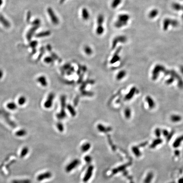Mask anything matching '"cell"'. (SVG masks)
Returning a JSON list of instances; mask_svg holds the SVG:
<instances>
[{
	"mask_svg": "<svg viewBox=\"0 0 183 183\" xmlns=\"http://www.w3.org/2000/svg\"><path fill=\"white\" fill-rule=\"evenodd\" d=\"M130 16L126 13H122L118 15L114 23V27L120 29L126 26L130 20Z\"/></svg>",
	"mask_w": 183,
	"mask_h": 183,
	"instance_id": "6da1fadb",
	"label": "cell"
},
{
	"mask_svg": "<svg viewBox=\"0 0 183 183\" xmlns=\"http://www.w3.org/2000/svg\"><path fill=\"white\" fill-rule=\"evenodd\" d=\"M179 25V22L177 20L166 18L163 22V29L164 31H167L170 27H176Z\"/></svg>",
	"mask_w": 183,
	"mask_h": 183,
	"instance_id": "7a4b0ae2",
	"label": "cell"
},
{
	"mask_svg": "<svg viewBox=\"0 0 183 183\" xmlns=\"http://www.w3.org/2000/svg\"><path fill=\"white\" fill-rule=\"evenodd\" d=\"M166 68L161 65H157L155 67L152 71V78L153 80H156L158 78L159 74L161 72H164Z\"/></svg>",
	"mask_w": 183,
	"mask_h": 183,
	"instance_id": "3957f363",
	"label": "cell"
},
{
	"mask_svg": "<svg viewBox=\"0 0 183 183\" xmlns=\"http://www.w3.org/2000/svg\"><path fill=\"white\" fill-rule=\"evenodd\" d=\"M127 38L123 35H120L115 37L113 39L111 48L114 49L117 46L118 43H124L127 42Z\"/></svg>",
	"mask_w": 183,
	"mask_h": 183,
	"instance_id": "277c9868",
	"label": "cell"
},
{
	"mask_svg": "<svg viewBox=\"0 0 183 183\" xmlns=\"http://www.w3.org/2000/svg\"><path fill=\"white\" fill-rule=\"evenodd\" d=\"M47 12L52 23L55 25H58L60 23V20L58 16L55 14V12L51 8H48Z\"/></svg>",
	"mask_w": 183,
	"mask_h": 183,
	"instance_id": "5b68a950",
	"label": "cell"
},
{
	"mask_svg": "<svg viewBox=\"0 0 183 183\" xmlns=\"http://www.w3.org/2000/svg\"><path fill=\"white\" fill-rule=\"evenodd\" d=\"M169 75H170V76L173 77L175 79L177 80L178 85L179 88L181 89L183 88V80L177 73L174 70H170Z\"/></svg>",
	"mask_w": 183,
	"mask_h": 183,
	"instance_id": "8992f818",
	"label": "cell"
},
{
	"mask_svg": "<svg viewBox=\"0 0 183 183\" xmlns=\"http://www.w3.org/2000/svg\"><path fill=\"white\" fill-rule=\"evenodd\" d=\"M81 17L83 20L84 21H87L89 20L90 17V14L87 8H82L81 10Z\"/></svg>",
	"mask_w": 183,
	"mask_h": 183,
	"instance_id": "52a82bcc",
	"label": "cell"
},
{
	"mask_svg": "<svg viewBox=\"0 0 183 183\" xmlns=\"http://www.w3.org/2000/svg\"><path fill=\"white\" fill-rule=\"evenodd\" d=\"M54 98V95L53 93H50L48 96L47 99L44 104V106L45 108H49L52 106L53 100Z\"/></svg>",
	"mask_w": 183,
	"mask_h": 183,
	"instance_id": "ba28073f",
	"label": "cell"
},
{
	"mask_svg": "<svg viewBox=\"0 0 183 183\" xmlns=\"http://www.w3.org/2000/svg\"><path fill=\"white\" fill-rule=\"evenodd\" d=\"M52 176V174L49 172L39 175L37 177V180L39 182L42 181L45 179H49Z\"/></svg>",
	"mask_w": 183,
	"mask_h": 183,
	"instance_id": "9c48e42d",
	"label": "cell"
},
{
	"mask_svg": "<svg viewBox=\"0 0 183 183\" xmlns=\"http://www.w3.org/2000/svg\"><path fill=\"white\" fill-rule=\"evenodd\" d=\"M159 14V10L157 9H153L149 12L148 17L150 19H154L157 17Z\"/></svg>",
	"mask_w": 183,
	"mask_h": 183,
	"instance_id": "30bf717a",
	"label": "cell"
},
{
	"mask_svg": "<svg viewBox=\"0 0 183 183\" xmlns=\"http://www.w3.org/2000/svg\"><path fill=\"white\" fill-rule=\"evenodd\" d=\"M146 101H147V103L150 109H152L154 108L155 107V103L153 98H152L150 96H147L146 97Z\"/></svg>",
	"mask_w": 183,
	"mask_h": 183,
	"instance_id": "8fae6325",
	"label": "cell"
},
{
	"mask_svg": "<svg viewBox=\"0 0 183 183\" xmlns=\"http://www.w3.org/2000/svg\"><path fill=\"white\" fill-rule=\"evenodd\" d=\"M105 32V28L104 25H97L95 29V33L98 36H101Z\"/></svg>",
	"mask_w": 183,
	"mask_h": 183,
	"instance_id": "7c38bea8",
	"label": "cell"
},
{
	"mask_svg": "<svg viewBox=\"0 0 183 183\" xmlns=\"http://www.w3.org/2000/svg\"><path fill=\"white\" fill-rule=\"evenodd\" d=\"M172 7L175 11H176V12H179L182 11V4L179 2H175L172 3Z\"/></svg>",
	"mask_w": 183,
	"mask_h": 183,
	"instance_id": "4fadbf2b",
	"label": "cell"
},
{
	"mask_svg": "<svg viewBox=\"0 0 183 183\" xmlns=\"http://www.w3.org/2000/svg\"><path fill=\"white\" fill-rule=\"evenodd\" d=\"M123 0H112L111 3V7L112 9H117L122 3Z\"/></svg>",
	"mask_w": 183,
	"mask_h": 183,
	"instance_id": "5bb4252c",
	"label": "cell"
},
{
	"mask_svg": "<svg viewBox=\"0 0 183 183\" xmlns=\"http://www.w3.org/2000/svg\"><path fill=\"white\" fill-rule=\"evenodd\" d=\"M79 163V161L78 160H75L73 161L72 163H71L66 168L67 171L68 172H69L71 170H72L73 169L75 168L76 166L78 165Z\"/></svg>",
	"mask_w": 183,
	"mask_h": 183,
	"instance_id": "9a60e30c",
	"label": "cell"
},
{
	"mask_svg": "<svg viewBox=\"0 0 183 183\" xmlns=\"http://www.w3.org/2000/svg\"><path fill=\"white\" fill-rule=\"evenodd\" d=\"M104 21H105V17L104 15L102 14H100L97 17V25H104Z\"/></svg>",
	"mask_w": 183,
	"mask_h": 183,
	"instance_id": "2e32d148",
	"label": "cell"
},
{
	"mask_svg": "<svg viewBox=\"0 0 183 183\" xmlns=\"http://www.w3.org/2000/svg\"><path fill=\"white\" fill-rule=\"evenodd\" d=\"M37 81L43 87H46L48 84L46 78L44 76H40L38 77L37 78Z\"/></svg>",
	"mask_w": 183,
	"mask_h": 183,
	"instance_id": "e0dca14e",
	"label": "cell"
},
{
	"mask_svg": "<svg viewBox=\"0 0 183 183\" xmlns=\"http://www.w3.org/2000/svg\"><path fill=\"white\" fill-rule=\"evenodd\" d=\"M136 91V88L135 87H134L131 88V89L130 90V92L126 96L125 99L127 100H129L131 99V98H132L134 96V94L135 93Z\"/></svg>",
	"mask_w": 183,
	"mask_h": 183,
	"instance_id": "ac0fdd59",
	"label": "cell"
},
{
	"mask_svg": "<svg viewBox=\"0 0 183 183\" xmlns=\"http://www.w3.org/2000/svg\"><path fill=\"white\" fill-rule=\"evenodd\" d=\"M170 119L172 122L176 123L182 120V117L181 116L178 114H173L170 117Z\"/></svg>",
	"mask_w": 183,
	"mask_h": 183,
	"instance_id": "d6986e66",
	"label": "cell"
},
{
	"mask_svg": "<svg viewBox=\"0 0 183 183\" xmlns=\"http://www.w3.org/2000/svg\"><path fill=\"white\" fill-rule=\"evenodd\" d=\"M93 170V167H90L88 169V171L87 172V174H86L85 177L84 179V182H87L88 180V179L90 178L92 174V171Z\"/></svg>",
	"mask_w": 183,
	"mask_h": 183,
	"instance_id": "ffe728a7",
	"label": "cell"
},
{
	"mask_svg": "<svg viewBox=\"0 0 183 183\" xmlns=\"http://www.w3.org/2000/svg\"><path fill=\"white\" fill-rule=\"evenodd\" d=\"M0 22L6 28H9L10 26V24L9 22L1 15H0Z\"/></svg>",
	"mask_w": 183,
	"mask_h": 183,
	"instance_id": "44dd1931",
	"label": "cell"
},
{
	"mask_svg": "<svg viewBox=\"0 0 183 183\" xmlns=\"http://www.w3.org/2000/svg\"><path fill=\"white\" fill-rule=\"evenodd\" d=\"M26 134H27V132L26 130L24 129H21V130H20L18 131H17L15 133V135L17 137H21L25 136L26 135Z\"/></svg>",
	"mask_w": 183,
	"mask_h": 183,
	"instance_id": "7402d4cb",
	"label": "cell"
},
{
	"mask_svg": "<svg viewBox=\"0 0 183 183\" xmlns=\"http://www.w3.org/2000/svg\"><path fill=\"white\" fill-rule=\"evenodd\" d=\"M29 151V150L28 147H24L21 151V152L20 153V157L21 158H23V157H25L28 154Z\"/></svg>",
	"mask_w": 183,
	"mask_h": 183,
	"instance_id": "603a6c76",
	"label": "cell"
},
{
	"mask_svg": "<svg viewBox=\"0 0 183 183\" xmlns=\"http://www.w3.org/2000/svg\"><path fill=\"white\" fill-rule=\"evenodd\" d=\"M84 51L85 52V53L87 54V55H91V54L92 53V49L89 46H88V45L85 46L84 48Z\"/></svg>",
	"mask_w": 183,
	"mask_h": 183,
	"instance_id": "cb8c5ba5",
	"label": "cell"
},
{
	"mask_svg": "<svg viewBox=\"0 0 183 183\" xmlns=\"http://www.w3.org/2000/svg\"><path fill=\"white\" fill-rule=\"evenodd\" d=\"M7 107L9 109V110H16L17 106L15 103L10 102L7 104Z\"/></svg>",
	"mask_w": 183,
	"mask_h": 183,
	"instance_id": "d4e9b609",
	"label": "cell"
},
{
	"mask_svg": "<svg viewBox=\"0 0 183 183\" xmlns=\"http://www.w3.org/2000/svg\"><path fill=\"white\" fill-rule=\"evenodd\" d=\"M126 75V72L124 71H121L117 75V79L120 80L122 79Z\"/></svg>",
	"mask_w": 183,
	"mask_h": 183,
	"instance_id": "484cf974",
	"label": "cell"
},
{
	"mask_svg": "<svg viewBox=\"0 0 183 183\" xmlns=\"http://www.w3.org/2000/svg\"><path fill=\"white\" fill-rule=\"evenodd\" d=\"M26 98L24 96L20 97V98H19L18 102V104L20 105H23V104H25V103L26 102Z\"/></svg>",
	"mask_w": 183,
	"mask_h": 183,
	"instance_id": "4316f807",
	"label": "cell"
},
{
	"mask_svg": "<svg viewBox=\"0 0 183 183\" xmlns=\"http://www.w3.org/2000/svg\"><path fill=\"white\" fill-rule=\"evenodd\" d=\"M50 35H51V32L49 31H46V32H43L37 35V36L38 37H43L48 36Z\"/></svg>",
	"mask_w": 183,
	"mask_h": 183,
	"instance_id": "83f0119b",
	"label": "cell"
},
{
	"mask_svg": "<svg viewBox=\"0 0 183 183\" xmlns=\"http://www.w3.org/2000/svg\"><path fill=\"white\" fill-rule=\"evenodd\" d=\"M125 115L126 118H129L131 116V111L129 108H126L125 110Z\"/></svg>",
	"mask_w": 183,
	"mask_h": 183,
	"instance_id": "f1b7e54d",
	"label": "cell"
},
{
	"mask_svg": "<svg viewBox=\"0 0 183 183\" xmlns=\"http://www.w3.org/2000/svg\"><path fill=\"white\" fill-rule=\"evenodd\" d=\"M12 183H31V181L29 179H25L23 180L13 181Z\"/></svg>",
	"mask_w": 183,
	"mask_h": 183,
	"instance_id": "f546056e",
	"label": "cell"
},
{
	"mask_svg": "<svg viewBox=\"0 0 183 183\" xmlns=\"http://www.w3.org/2000/svg\"><path fill=\"white\" fill-rule=\"evenodd\" d=\"M90 147V145L89 143L85 144L82 146L81 149L83 151H86L87 150H89V147Z\"/></svg>",
	"mask_w": 183,
	"mask_h": 183,
	"instance_id": "4dcf8cb0",
	"label": "cell"
},
{
	"mask_svg": "<svg viewBox=\"0 0 183 183\" xmlns=\"http://www.w3.org/2000/svg\"><path fill=\"white\" fill-rule=\"evenodd\" d=\"M175 78L171 76L170 78H169L168 79H167L166 81V84H172L174 81Z\"/></svg>",
	"mask_w": 183,
	"mask_h": 183,
	"instance_id": "1f68e13d",
	"label": "cell"
},
{
	"mask_svg": "<svg viewBox=\"0 0 183 183\" xmlns=\"http://www.w3.org/2000/svg\"><path fill=\"white\" fill-rule=\"evenodd\" d=\"M45 62H47L48 63H51L53 62V59L51 57H48L45 59Z\"/></svg>",
	"mask_w": 183,
	"mask_h": 183,
	"instance_id": "d6a6232c",
	"label": "cell"
},
{
	"mask_svg": "<svg viewBox=\"0 0 183 183\" xmlns=\"http://www.w3.org/2000/svg\"><path fill=\"white\" fill-rule=\"evenodd\" d=\"M155 134L157 136H160V134H161V131H160V129L159 128H156L155 130Z\"/></svg>",
	"mask_w": 183,
	"mask_h": 183,
	"instance_id": "836d02e7",
	"label": "cell"
},
{
	"mask_svg": "<svg viewBox=\"0 0 183 183\" xmlns=\"http://www.w3.org/2000/svg\"><path fill=\"white\" fill-rule=\"evenodd\" d=\"M57 127H58L59 129L61 131H62L63 130V126H62V125L61 124H58L57 125Z\"/></svg>",
	"mask_w": 183,
	"mask_h": 183,
	"instance_id": "e575fe53",
	"label": "cell"
},
{
	"mask_svg": "<svg viewBox=\"0 0 183 183\" xmlns=\"http://www.w3.org/2000/svg\"><path fill=\"white\" fill-rule=\"evenodd\" d=\"M85 160L86 161H88V162H89L91 160V158H90V157H89V156H87V157H85Z\"/></svg>",
	"mask_w": 183,
	"mask_h": 183,
	"instance_id": "d590c367",
	"label": "cell"
},
{
	"mask_svg": "<svg viewBox=\"0 0 183 183\" xmlns=\"http://www.w3.org/2000/svg\"><path fill=\"white\" fill-rule=\"evenodd\" d=\"M163 134L164 135L167 136L168 134V131L166 130H163Z\"/></svg>",
	"mask_w": 183,
	"mask_h": 183,
	"instance_id": "8d00e7d4",
	"label": "cell"
},
{
	"mask_svg": "<svg viewBox=\"0 0 183 183\" xmlns=\"http://www.w3.org/2000/svg\"><path fill=\"white\" fill-rule=\"evenodd\" d=\"M3 76V72L1 70H0V79Z\"/></svg>",
	"mask_w": 183,
	"mask_h": 183,
	"instance_id": "74e56055",
	"label": "cell"
},
{
	"mask_svg": "<svg viewBox=\"0 0 183 183\" xmlns=\"http://www.w3.org/2000/svg\"><path fill=\"white\" fill-rule=\"evenodd\" d=\"M180 71L182 73L183 75V65L180 67Z\"/></svg>",
	"mask_w": 183,
	"mask_h": 183,
	"instance_id": "f35d334b",
	"label": "cell"
},
{
	"mask_svg": "<svg viewBox=\"0 0 183 183\" xmlns=\"http://www.w3.org/2000/svg\"><path fill=\"white\" fill-rule=\"evenodd\" d=\"M65 0H60V3H64V2L65 1Z\"/></svg>",
	"mask_w": 183,
	"mask_h": 183,
	"instance_id": "ab89813d",
	"label": "cell"
},
{
	"mask_svg": "<svg viewBox=\"0 0 183 183\" xmlns=\"http://www.w3.org/2000/svg\"><path fill=\"white\" fill-rule=\"evenodd\" d=\"M2 4V0H0V6Z\"/></svg>",
	"mask_w": 183,
	"mask_h": 183,
	"instance_id": "60d3db41",
	"label": "cell"
},
{
	"mask_svg": "<svg viewBox=\"0 0 183 183\" xmlns=\"http://www.w3.org/2000/svg\"><path fill=\"white\" fill-rule=\"evenodd\" d=\"M182 20H183V14H182Z\"/></svg>",
	"mask_w": 183,
	"mask_h": 183,
	"instance_id": "b9f144b4",
	"label": "cell"
},
{
	"mask_svg": "<svg viewBox=\"0 0 183 183\" xmlns=\"http://www.w3.org/2000/svg\"><path fill=\"white\" fill-rule=\"evenodd\" d=\"M182 11L183 12V4H182Z\"/></svg>",
	"mask_w": 183,
	"mask_h": 183,
	"instance_id": "7bdbcfd3",
	"label": "cell"
}]
</instances>
